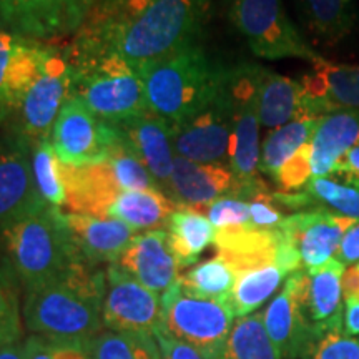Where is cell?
Wrapping results in <instances>:
<instances>
[{
	"instance_id": "cell-1",
	"label": "cell",
	"mask_w": 359,
	"mask_h": 359,
	"mask_svg": "<svg viewBox=\"0 0 359 359\" xmlns=\"http://www.w3.org/2000/svg\"><path fill=\"white\" fill-rule=\"evenodd\" d=\"M205 11L198 0H97L75 42L138 69L196 42Z\"/></svg>"
},
{
	"instance_id": "cell-2",
	"label": "cell",
	"mask_w": 359,
	"mask_h": 359,
	"mask_svg": "<svg viewBox=\"0 0 359 359\" xmlns=\"http://www.w3.org/2000/svg\"><path fill=\"white\" fill-rule=\"evenodd\" d=\"M105 273L77 262L62 276L25 291L22 318L32 334L87 343L100 333Z\"/></svg>"
},
{
	"instance_id": "cell-3",
	"label": "cell",
	"mask_w": 359,
	"mask_h": 359,
	"mask_svg": "<svg viewBox=\"0 0 359 359\" xmlns=\"http://www.w3.org/2000/svg\"><path fill=\"white\" fill-rule=\"evenodd\" d=\"M148 110L172 125L185 122L222 90L228 69L215 64L198 43L138 67Z\"/></svg>"
},
{
	"instance_id": "cell-4",
	"label": "cell",
	"mask_w": 359,
	"mask_h": 359,
	"mask_svg": "<svg viewBox=\"0 0 359 359\" xmlns=\"http://www.w3.org/2000/svg\"><path fill=\"white\" fill-rule=\"evenodd\" d=\"M8 266L25 291L62 276L72 264L82 262L72 245L64 212L45 205L0 230Z\"/></svg>"
},
{
	"instance_id": "cell-5",
	"label": "cell",
	"mask_w": 359,
	"mask_h": 359,
	"mask_svg": "<svg viewBox=\"0 0 359 359\" xmlns=\"http://www.w3.org/2000/svg\"><path fill=\"white\" fill-rule=\"evenodd\" d=\"M72 95L105 122L118 125L148 111L138 70L114 53L74 42Z\"/></svg>"
},
{
	"instance_id": "cell-6",
	"label": "cell",
	"mask_w": 359,
	"mask_h": 359,
	"mask_svg": "<svg viewBox=\"0 0 359 359\" xmlns=\"http://www.w3.org/2000/svg\"><path fill=\"white\" fill-rule=\"evenodd\" d=\"M62 177L67 191L65 206L70 213L98 218H107V210L120 193L160 188L123 138H120L109 158L102 163L87 167L62 163Z\"/></svg>"
},
{
	"instance_id": "cell-7",
	"label": "cell",
	"mask_w": 359,
	"mask_h": 359,
	"mask_svg": "<svg viewBox=\"0 0 359 359\" xmlns=\"http://www.w3.org/2000/svg\"><path fill=\"white\" fill-rule=\"evenodd\" d=\"M258 64H241L228 69V93L231 105L230 170L235 175L236 198L248 200L266 183L259 177V111Z\"/></svg>"
},
{
	"instance_id": "cell-8",
	"label": "cell",
	"mask_w": 359,
	"mask_h": 359,
	"mask_svg": "<svg viewBox=\"0 0 359 359\" xmlns=\"http://www.w3.org/2000/svg\"><path fill=\"white\" fill-rule=\"evenodd\" d=\"M228 303L196 298L177 281L161 294L160 331L195 348L205 359H222L235 325Z\"/></svg>"
},
{
	"instance_id": "cell-9",
	"label": "cell",
	"mask_w": 359,
	"mask_h": 359,
	"mask_svg": "<svg viewBox=\"0 0 359 359\" xmlns=\"http://www.w3.org/2000/svg\"><path fill=\"white\" fill-rule=\"evenodd\" d=\"M228 17L259 58H302L311 65L323 58L290 20L283 0H233Z\"/></svg>"
},
{
	"instance_id": "cell-10",
	"label": "cell",
	"mask_w": 359,
	"mask_h": 359,
	"mask_svg": "<svg viewBox=\"0 0 359 359\" xmlns=\"http://www.w3.org/2000/svg\"><path fill=\"white\" fill-rule=\"evenodd\" d=\"M72 83L74 75L69 50L62 52V47L50 45L39 74L8 116L15 122L17 137L29 145L50 137L58 111L72 95Z\"/></svg>"
},
{
	"instance_id": "cell-11",
	"label": "cell",
	"mask_w": 359,
	"mask_h": 359,
	"mask_svg": "<svg viewBox=\"0 0 359 359\" xmlns=\"http://www.w3.org/2000/svg\"><path fill=\"white\" fill-rule=\"evenodd\" d=\"M120 138L114 123L102 120L77 97L70 95L58 111L48 140L62 163L87 167L109 158Z\"/></svg>"
},
{
	"instance_id": "cell-12",
	"label": "cell",
	"mask_w": 359,
	"mask_h": 359,
	"mask_svg": "<svg viewBox=\"0 0 359 359\" xmlns=\"http://www.w3.org/2000/svg\"><path fill=\"white\" fill-rule=\"evenodd\" d=\"M231 105L226 79L219 92L203 109L173 125V148L177 156L196 163H223L230 167Z\"/></svg>"
},
{
	"instance_id": "cell-13",
	"label": "cell",
	"mask_w": 359,
	"mask_h": 359,
	"mask_svg": "<svg viewBox=\"0 0 359 359\" xmlns=\"http://www.w3.org/2000/svg\"><path fill=\"white\" fill-rule=\"evenodd\" d=\"M102 321L111 331L155 333L161 323V296L145 288L116 263L109 264Z\"/></svg>"
},
{
	"instance_id": "cell-14",
	"label": "cell",
	"mask_w": 359,
	"mask_h": 359,
	"mask_svg": "<svg viewBox=\"0 0 359 359\" xmlns=\"http://www.w3.org/2000/svg\"><path fill=\"white\" fill-rule=\"evenodd\" d=\"M306 269L286 278L280 293L263 311V323L281 359H302L314 339L304 306Z\"/></svg>"
},
{
	"instance_id": "cell-15",
	"label": "cell",
	"mask_w": 359,
	"mask_h": 359,
	"mask_svg": "<svg viewBox=\"0 0 359 359\" xmlns=\"http://www.w3.org/2000/svg\"><path fill=\"white\" fill-rule=\"evenodd\" d=\"M298 82L302 115L306 118L359 111V65L336 64L323 57Z\"/></svg>"
},
{
	"instance_id": "cell-16",
	"label": "cell",
	"mask_w": 359,
	"mask_h": 359,
	"mask_svg": "<svg viewBox=\"0 0 359 359\" xmlns=\"http://www.w3.org/2000/svg\"><path fill=\"white\" fill-rule=\"evenodd\" d=\"M32 173V148L20 137L0 138V230L43 208Z\"/></svg>"
},
{
	"instance_id": "cell-17",
	"label": "cell",
	"mask_w": 359,
	"mask_h": 359,
	"mask_svg": "<svg viewBox=\"0 0 359 359\" xmlns=\"http://www.w3.org/2000/svg\"><path fill=\"white\" fill-rule=\"evenodd\" d=\"M356 222L326 210H306L288 215L280 230L298 251L303 269L309 271L334 258L344 233Z\"/></svg>"
},
{
	"instance_id": "cell-18",
	"label": "cell",
	"mask_w": 359,
	"mask_h": 359,
	"mask_svg": "<svg viewBox=\"0 0 359 359\" xmlns=\"http://www.w3.org/2000/svg\"><path fill=\"white\" fill-rule=\"evenodd\" d=\"M50 45L0 29V116L8 118L39 74Z\"/></svg>"
},
{
	"instance_id": "cell-19",
	"label": "cell",
	"mask_w": 359,
	"mask_h": 359,
	"mask_svg": "<svg viewBox=\"0 0 359 359\" xmlns=\"http://www.w3.org/2000/svg\"><path fill=\"white\" fill-rule=\"evenodd\" d=\"M236 190V178L228 165L196 163L177 156L165 193H168L178 208L201 212L213 201L235 196Z\"/></svg>"
},
{
	"instance_id": "cell-20",
	"label": "cell",
	"mask_w": 359,
	"mask_h": 359,
	"mask_svg": "<svg viewBox=\"0 0 359 359\" xmlns=\"http://www.w3.org/2000/svg\"><path fill=\"white\" fill-rule=\"evenodd\" d=\"M116 264L156 294H163L180 280V266L170 251L165 228L135 235Z\"/></svg>"
},
{
	"instance_id": "cell-21",
	"label": "cell",
	"mask_w": 359,
	"mask_h": 359,
	"mask_svg": "<svg viewBox=\"0 0 359 359\" xmlns=\"http://www.w3.org/2000/svg\"><path fill=\"white\" fill-rule=\"evenodd\" d=\"M115 127L122 135L123 142L132 148L133 154L142 160L165 191L177 158L173 148V125L148 110Z\"/></svg>"
},
{
	"instance_id": "cell-22",
	"label": "cell",
	"mask_w": 359,
	"mask_h": 359,
	"mask_svg": "<svg viewBox=\"0 0 359 359\" xmlns=\"http://www.w3.org/2000/svg\"><path fill=\"white\" fill-rule=\"evenodd\" d=\"M64 218L79 258L92 266L118 262L130 241L137 235V231L114 218L79 213H64Z\"/></svg>"
},
{
	"instance_id": "cell-23",
	"label": "cell",
	"mask_w": 359,
	"mask_h": 359,
	"mask_svg": "<svg viewBox=\"0 0 359 359\" xmlns=\"http://www.w3.org/2000/svg\"><path fill=\"white\" fill-rule=\"evenodd\" d=\"M359 145V111L321 116L309 138L313 178L330 177L344 155Z\"/></svg>"
},
{
	"instance_id": "cell-24",
	"label": "cell",
	"mask_w": 359,
	"mask_h": 359,
	"mask_svg": "<svg viewBox=\"0 0 359 359\" xmlns=\"http://www.w3.org/2000/svg\"><path fill=\"white\" fill-rule=\"evenodd\" d=\"M344 269L346 266L333 258L323 266L306 271L304 306L314 338L330 326L343 323Z\"/></svg>"
},
{
	"instance_id": "cell-25",
	"label": "cell",
	"mask_w": 359,
	"mask_h": 359,
	"mask_svg": "<svg viewBox=\"0 0 359 359\" xmlns=\"http://www.w3.org/2000/svg\"><path fill=\"white\" fill-rule=\"evenodd\" d=\"M258 111L263 128L276 130L302 118V87L298 80L258 65Z\"/></svg>"
},
{
	"instance_id": "cell-26",
	"label": "cell",
	"mask_w": 359,
	"mask_h": 359,
	"mask_svg": "<svg viewBox=\"0 0 359 359\" xmlns=\"http://www.w3.org/2000/svg\"><path fill=\"white\" fill-rule=\"evenodd\" d=\"M178 205L160 188L154 190L123 191L107 210V218L118 219L133 231L160 230L167 226L168 218Z\"/></svg>"
},
{
	"instance_id": "cell-27",
	"label": "cell",
	"mask_w": 359,
	"mask_h": 359,
	"mask_svg": "<svg viewBox=\"0 0 359 359\" xmlns=\"http://www.w3.org/2000/svg\"><path fill=\"white\" fill-rule=\"evenodd\" d=\"M288 276L290 271L278 259H268L238 269L228 306L236 318L248 316L264 304Z\"/></svg>"
},
{
	"instance_id": "cell-28",
	"label": "cell",
	"mask_w": 359,
	"mask_h": 359,
	"mask_svg": "<svg viewBox=\"0 0 359 359\" xmlns=\"http://www.w3.org/2000/svg\"><path fill=\"white\" fill-rule=\"evenodd\" d=\"M167 238L180 269L198 262L200 255L215 243V226L201 212L178 208L167 223Z\"/></svg>"
},
{
	"instance_id": "cell-29",
	"label": "cell",
	"mask_w": 359,
	"mask_h": 359,
	"mask_svg": "<svg viewBox=\"0 0 359 359\" xmlns=\"http://www.w3.org/2000/svg\"><path fill=\"white\" fill-rule=\"evenodd\" d=\"M302 193L309 210H326L359 219V177L333 173L330 177L311 178Z\"/></svg>"
},
{
	"instance_id": "cell-30",
	"label": "cell",
	"mask_w": 359,
	"mask_h": 359,
	"mask_svg": "<svg viewBox=\"0 0 359 359\" xmlns=\"http://www.w3.org/2000/svg\"><path fill=\"white\" fill-rule=\"evenodd\" d=\"M320 118H296L283 127L271 130L262 142L259 151V173L275 182L276 175L311 138Z\"/></svg>"
},
{
	"instance_id": "cell-31",
	"label": "cell",
	"mask_w": 359,
	"mask_h": 359,
	"mask_svg": "<svg viewBox=\"0 0 359 359\" xmlns=\"http://www.w3.org/2000/svg\"><path fill=\"white\" fill-rule=\"evenodd\" d=\"M302 7L309 30L323 43L343 42L356 24L354 0H302Z\"/></svg>"
},
{
	"instance_id": "cell-32",
	"label": "cell",
	"mask_w": 359,
	"mask_h": 359,
	"mask_svg": "<svg viewBox=\"0 0 359 359\" xmlns=\"http://www.w3.org/2000/svg\"><path fill=\"white\" fill-rule=\"evenodd\" d=\"M235 280V268L226 258L217 253L213 258L195 264L185 275H180L178 283L185 293L196 298L228 303Z\"/></svg>"
},
{
	"instance_id": "cell-33",
	"label": "cell",
	"mask_w": 359,
	"mask_h": 359,
	"mask_svg": "<svg viewBox=\"0 0 359 359\" xmlns=\"http://www.w3.org/2000/svg\"><path fill=\"white\" fill-rule=\"evenodd\" d=\"M83 348L90 359H161L154 333L100 331Z\"/></svg>"
},
{
	"instance_id": "cell-34",
	"label": "cell",
	"mask_w": 359,
	"mask_h": 359,
	"mask_svg": "<svg viewBox=\"0 0 359 359\" xmlns=\"http://www.w3.org/2000/svg\"><path fill=\"white\" fill-rule=\"evenodd\" d=\"M222 359H281L263 323V313L236 318Z\"/></svg>"
},
{
	"instance_id": "cell-35",
	"label": "cell",
	"mask_w": 359,
	"mask_h": 359,
	"mask_svg": "<svg viewBox=\"0 0 359 359\" xmlns=\"http://www.w3.org/2000/svg\"><path fill=\"white\" fill-rule=\"evenodd\" d=\"M32 148V173L39 195L45 203L62 208L65 206L67 191L62 177V161L53 151L48 138L35 142Z\"/></svg>"
},
{
	"instance_id": "cell-36",
	"label": "cell",
	"mask_w": 359,
	"mask_h": 359,
	"mask_svg": "<svg viewBox=\"0 0 359 359\" xmlns=\"http://www.w3.org/2000/svg\"><path fill=\"white\" fill-rule=\"evenodd\" d=\"M22 306L15 273L11 266H0V344L20 341Z\"/></svg>"
},
{
	"instance_id": "cell-37",
	"label": "cell",
	"mask_w": 359,
	"mask_h": 359,
	"mask_svg": "<svg viewBox=\"0 0 359 359\" xmlns=\"http://www.w3.org/2000/svg\"><path fill=\"white\" fill-rule=\"evenodd\" d=\"M302 359H359V336L346 334L338 323L318 334Z\"/></svg>"
},
{
	"instance_id": "cell-38",
	"label": "cell",
	"mask_w": 359,
	"mask_h": 359,
	"mask_svg": "<svg viewBox=\"0 0 359 359\" xmlns=\"http://www.w3.org/2000/svg\"><path fill=\"white\" fill-rule=\"evenodd\" d=\"M24 359H90L82 343L32 334L24 341Z\"/></svg>"
},
{
	"instance_id": "cell-39",
	"label": "cell",
	"mask_w": 359,
	"mask_h": 359,
	"mask_svg": "<svg viewBox=\"0 0 359 359\" xmlns=\"http://www.w3.org/2000/svg\"><path fill=\"white\" fill-rule=\"evenodd\" d=\"M205 212L215 226V231L236 230V228L251 224L250 201L236 198V196H224L213 201Z\"/></svg>"
},
{
	"instance_id": "cell-40",
	"label": "cell",
	"mask_w": 359,
	"mask_h": 359,
	"mask_svg": "<svg viewBox=\"0 0 359 359\" xmlns=\"http://www.w3.org/2000/svg\"><path fill=\"white\" fill-rule=\"evenodd\" d=\"M154 334L156 343H158L161 359H205L195 348H191L190 344L175 339L172 336L165 334L163 331L156 330Z\"/></svg>"
},
{
	"instance_id": "cell-41",
	"label": "cell",
	"mask_w": 359,
	"mask_h": 359,
	"mask_svg": "<svg viewBox=\"0 0 359 359\" xmlns=\"http://www.w3.org/2000/svg\"><path fill=\"white\" fill-rule=\"evenodd\" d=\"M334 258L338 259L339 263H343L344 266H351V264L359 263V222L354 223L353 226L344 233Z\"/></svg>"
},
{
	"instance_id": "cell-42",
	"label": "cell",
	"mask_w": 359,
	"mask_h": 359,
	"mask_svg": "<svg viewBox=\"0 0 359 359\" xmlns=\"http://www.w3.org/2000/svg\"><path fill=\"white\" fill-rule=\"evenodd\" d=\"M343 330L349 336H359V302L344 299Z\"/></svg>"
},
{
	"instance_id": "cell-43",
	"label": "cell",
	"mask_w": 359,
	"mask_h": 359,
	"mask_svg": "<svg viewBox=\"0 0 359 359\" xmlns=\"http://www.w3.org/2000/svg\"><path fill=\"white\" fill-rule=\"evenodd\" d=\"M343 298L359 302V263L346 266L343 275Z\"/></svg>"
},
{
	"instance_id": "cell-44",
	"label": "cell",
	"mask_w": 359,
	"mask_h": 359,
	"mask_svg": "<svg viewBox=\"0 0 359 359\" xmlns=\"http://www.w3.org/2000/svg\"><path fill=\"white\" fill-rule=\"evenodd\" d=\"M334 173H348L359 177V145L354 147L353 150H349L344 158L336 165Z\"/></svg>"
},
{
	"instance_id": "cell-45",
	"label": "cell",
	"mask_w": 359,
	"mask_h": 359,
	"mask_svg": "<svg viewBox=\"0 0 359 359\" xmlns=\"http://www.w3.org/2000/svg\"><path fill=\"white\" fill-rule=\"evenodd\" d=\"M0 359H24V343L13 341L0 344Z\"/></svg>"
},
{
	"instance_id": "cell-46",
	"label": "cell",
	"mask_w": 359,
	"mask_h": 359,
	"mask_svg": "<svg viewBox=\"0 0 359 359\" xmlns=\"http://www.w3.org/2000/svg\"><path fill=\"white\" fill-rule=\"evenodd\" d=\"M198 2L201 4V6H205V7H208L210 6V2H212V0H198Z\"/></svg>"
}]
</instances>
